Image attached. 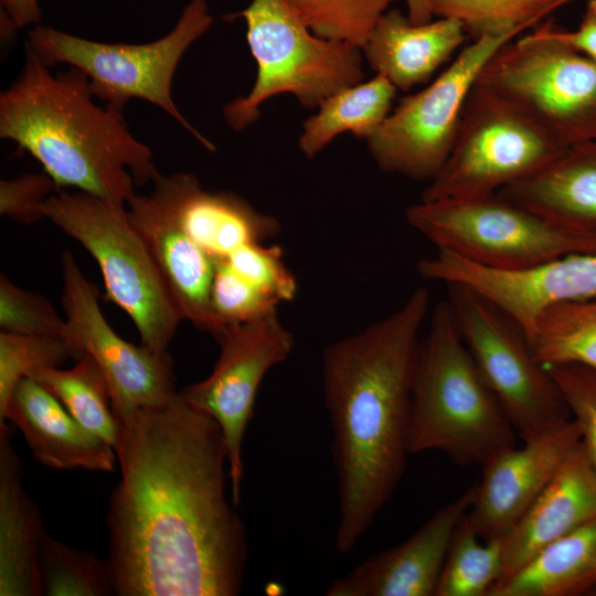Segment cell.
Instances as JSON below:
<instances>
[{
  "instance_id": "cell-9",
  "label": "cell",
  "mask_w": 596,
  "mask_h": 596,
  "mask_svg": "<svg viewBox=\"0 0 596 596\" xmlns=\"http://www.w3.org/2000/svg\"><path fill=\"white\" fill-rule=\"evenodd\" d=\"M476 85L517 107L565 148L596 141V62L542 24L501 46Z\"/></svg>"
},
{
  "instance_id": "cell-39",
  "label": "cell",
  "mask_w": 596,
  "mask_h": 596,
  "mask_svg": "<svg viewBox=\"0 0 596 596\" xmlns=\"http://www.w3.org/2000/svg\"><path fill=\"white\" fill-rule=\"evenodd\" d=\"M542 25L552 38L596 62V0L587 2L582 22L575 31L561 29L550 21Z\"/></svg>"
},
{
  "instance_id": "cell-36",
  "label": "cell",
  "mask_w": 596,
  "mask_h": 596,
  "mask_svg": "<svg viewBox=\"0 0 596 596\" xmlns=\"http://www.w3.org/2000/svg\"><path fill=\"white\" fill-rule=\"evenodd\" d=\"M224 260L238 275L279 302L288 301L297 294V280L286 266L278 246H266L263 242L246 244Z\"/></svg>"
},
{
  "instance_id": "cell-24",
  "label": "cell",
  "mask_w": 596,
  "mask_h": 596,
  "mask_svg": "<svg viewBox=\"0 0 596 596\" xmlns=\"http://www.w3.org/2000/svg\"><path fill=\"white\" fill-rule=\"evenodd\" d=\"M498 192L553 222L596 232V141L567 147L539 172Z\"/></svg>"
},
{
  "instance_id": "cell-3",
  "label": "cell",
  "mask_w": 596,
  "mask_h": 596,
  "mask_svg": "<svg viewBox=\"0 0 596 596\" xmlns=\"http://www.w3.org/2000/svg\"><path fill=\"white\" fill-rule=\"evenodd\" d=\"M25 44L19 76L0 94V138L15 142L58 188L127 204L159 174L123 110L102 106L79 70L53 73Z\"/></svg>"
},
{
  "instance_id": "cell-8",
  "label": "cell",
  "mask_w": 596,
  "mask_h": 596,
  "mask_svg": "<svg viewBox=\"0 0 596 596\" xmlns=\"http://www.w3.org/2000/svg\"><path fill=\"white\" fill-rule=\"evenodd\" d=\"M406 220L437 248L497 270L530 269L567 254L596 251V232L553 222L500 192L421 201L407 209Z\"/></svg>"
},
{
  "instance_id": "cell-17",
  "label": "cell",
  "mask_w": 596,
  "mask_h": 596,
  "mask_svg": "<svg viewBox=\"0 0 596 596\" xmlns=\"http://www.w3.org/2000/svg\"><path fill=\"white\" fill-rule=\"evenodd\" d=\"M475 487L438 509L401 544L376 553L326 590L327 596H435L454 533Z\"/></svg>"
},
{
  "instance_id": "cell-40",
  "label": "cell",
  "mask_w": 596,
  "mask_h": 596,
  "mask_svg": "<svg viewBox=\"0 0 596 596\" xmlns=\"http://www.w3.org/2000/svg\"><path fill=\"white\" fill-rule=\"evenodd\" d=\"M0 7L19 29L38 25L42 20L40 0H0Z\"/></svg>"
},
{
  "instance_id": "cell-25",
  "label": "cell",
  "mask_w": 596,
  "mask_h": 596,
  "mask_svg": "<svg viewBox=\"0 0 596 596\" xmlns=\"http://www.w3.org/2000/svg\"><path fill=\"white\" fill-rule=\"evenodd\" d=\"M596 590V520L553 541L489 596H576Z\"/></svg>"
},
{
  "instance_id": "cell-20",
  "label": "cell",
  "mask_w": 596,
  "mask_h": 596,
  "mask_svg": "<svg viewBox=\"0 0 596 596\" xmlns=\"http://www.w3.org/2000/svg\"><path fill=\"white\" fill-rule=\"evenodd\" d=\"M23 435L33 458L52 469L113 471L114 448L82 426L43 386L30 377L17 385L0 417Z\"/></svg>"
},
{
  "instance_id": "cell-1",
  "label": "cell",
  "mask_w": 596,
  "mask_h": 596,
  "mask_svg": "<svg viewBox=\"0 0 596 596\" xmlns=\"http://www.w3.org/2000/svg\"><path fill=\"white\" fill-rule=\"evenodd\" d=\"M119 423L120 479L106 520L114 595H238L247 532L226 497L219 424L180 391Z\"/></svg>"
},
{
  "instance_id": "cell-4",
  "label": "cell",
  "mask_w": 596,
  "mask_h": 596,
  "mask_svg": "<svg viewBox=\"0 0 596 596\" xmlns=\"http://www.w3.org/2000/svg\"><path fill=\"white\" fill-rule=\"evenodd\" d=\"M518 435L480 372L448 300L432 313L416 356L408 451H439L461 466H482Z\"/></svg>"
},
{
  "instance_id": "cell-23",
  "label": "cell",
  "mask_w": 596,
  "mask_h": 596,
  "mask_svg": "<svg viewBox=\"0 0 596 596\" xmlns=\"http://www.w3.org/2000/svg\"><path fill=\"white\" fill-rule=\"evenodd\" d=\"M11 428L0 426V595L40 596L39 554L45 529L23 487Z\"/></svg>"
},
{
  "instance_id": "cell-28",
  "label": "cell",
  "mask_w": 596,
  "mask_h": 596,
  "mask_svg": "<svg viewBox=\"0 0 596 596\" xmlns=\"http://www.w3.org/2000/svg\"><path fill=\"white\" fill-rule=\"evenodd\" d=\"M529 342L544 366L579 364L596 372V298L549 308Z\"/></svg>"
},
{
  "instance_id": "cell-41",
  "label": "cell",
  "mask_w": 596,
  "mask_h": 596,
  "mask_svg": "<svg viewBox=\"0 0 596 596\" xmlns=\"http://www.w3.org/2000/svg\"><path fill=\"white\" fill-rule=\"evenodd\" d=\"M408 19L413 23H426L432 20V12L427 0H406Z\"/></svg>"
},
{
  "instance_id": "cell-5",
  "label": "cell",
  "mask_w": 596,
  "mask_h": 596,
  "mask_svg": "<svg viewBox=\"0 0 596 596\" xmlns=\"http://www.w3.org/2000/svg\"><path fill=\"white\" fill-rule=\"evenodd\" d=\"M213 21L206 0H190L174 26L148 43L99 42L40 23L29 31L25 44L51 68L65 64L84 73L93 95L105 105L124 110L134 98L146 100L166 111L207 150L215 151L214 143L189 123L172 97L179 63Z\"/></svg>"
},
{
  "instance_id": "cell-34",
  "label": "cell",
  "mask_w": 596,
  "mask_h": 596,
  "mask_svg": "<svg viewBox=\"0 0 596 596\" xmlns=\"http://www.w3.org/2000/svg\"><path fill=\"white\" fill-rule=\"evenodd\" d=\"M0 328L13 334L39 336L66 342L67 324L52 304L38 292L0 275ZM67 344V343H66Z\"/></svg>"
},
{
  "instance_id": "cell-10",
  "label": "cell",
  "mask_w": 596,
  "mask_h": 596,
  "mask_svg": "<svg viewBox=\"0 0 596 596\" xmlns=\"http://www.w3.org/2000/svg\"><path fill=\"white\" fill-rule=\"evenodd\" d=\"M565 149L517 107L475 85L453 149L421 201L496 193L539 172Z\"/></svg>"
},
{
  "instance_id": "cell-32",
  "label": "cell",
  "mask_w": 596,
  "mask_h": 596,
  "mask_svg": "<svg viewBox=\"0 0 596 596\" xmlns=\"http://www.w3.org/2000/svg\"><path fill=\"white\" fill-rule=\"evenodd\" d=\"M319 38L351 43L361 50L393 0H286Z\"/></svg>"
},
{
  "instance_id": "cell-2",
  "label": "cell",
  "mask_w": 596,
  "mask_h": 596,
  "mask_svg": "<svg viewBox=\"0 0 596 596\" xmlns=\"http://www.w3.org/2000/svg\"><path fill=\"white\" fill-rule=\"evenodd\" d=\"M429 292L419 287L393 312L322 351L324 406L337 475L336 547L351 552L403 477L412 389Z\"/></svg>"
},
{
  "instance_id": "cell-7",
  "label": "cell",
  "mask_w": 596,
  "mask_h": 596,
  "mask_svg": "<svg viewBox=\"0 0 596 596\" xmlns=\"http://www.w3.org/2000/svg\"><path fill=\"white\" fill-rule=\"evenodd\" d=\"M44 215L97 262L108 298L131 318L141 344L167 352L182 318L126 204L58 190Z\"/></svg>"
},
{
  "instance_id": "cell-27",
  "label": "cell",
  "mask_w": 596,
  "mask_h": 596,
  "mask_svg": "<svg viewBox=\"0 0 596 596\" xmlns=\"http://www.w3.org/2000/svg\"><path fill=\"white\" fill-rule=\"evenodd\" d=\"M30 379L57 398L82 426L115 450L120 436V423L111 407L108 383L91 356L82 355L67 370H39Z\"/></svg>"
},
{
  "instance_id": "cell-29",
  "label": "cell",
  "mask_w": 596,
  "mask_h": 596,
  "mask_svg": "<svg viewBox=\"0 0 596 596\" xmlns=\"http://www.w3.org/2000/svg\"><path fill=\"white\" fill-rule=\"evenodd\" d=\"M503 574V539H482L466 513L451 539L435 596H489Z\"/></svg>"
},
{
  "instance_id": "cell-12",
  "label": "cell",
  "mask_w": 596,
  "mask_h": 596,
  "mask_svg": "<svg viewBox=\"0 0 596 596\" xmlns=\"http://www.w3.org/2000/svg\"><path fill=\"white\" fill-rule=\"evenodd\" d=\"M518 34L473 39L430 84L401 99L366 139L379 168L414 180L434 179L453 149L465 105L481 70Z\"/></svg>"
},
{
  "instance_id": "cell-33",
  "label": "cell",
  "mask_w": 596,
  "mask_h": 596,
  "mask_svg": "<svg viewBox=\"0 0 596 596\" xmlns=\"http://www.w3.org/2000/svg\"><path fill=\"white\" fill-rule=\"evenodd\" d=\"M73 353L65 341L0 332V417L19 382L34 372L60 368Z\"/></svg>"
},
{
  "instance_id": "cell-14",
  "label": "cell",
  "mask_w": 596,
  "mask_h": 596,
  "mask_svg": "<svg viewBox=\"0 0 596 596\" xmlns=\"http://www.w3.org/2000/svg\"><path fill=\"white\" fill-rule=\"evenodd\" d=\"M62 275L66 343L74 360L86 354L99 366L117 419L170 400L178 392L170 354L136 345L115 332L98 305L95 285L68 251L62 254Z\"/></svg>"
},
{
  "instance_id": "cell-35",
  "label": "cell",
  "mask_w": 596,
  "mask_h": 596,
  "mask_svg": "<svg viewBox=\"0 0 596 596\" xmlns=\"http://www.w3.org/2000/svg\"><path fill=\"white\" fill-rule=\"evenodd\" d=\"M278 304L272 295L238 275L224 259L216 260L211 307L224 330L277 311Z\"/></svg>"
},
{
  "instance_id": "cell-6",
  "label": "cell",
  "mask_w": 596,
  "mask_h": 596,
  "mask_svg": "<svg viewBox=\"0 0 596 596\" xmlns=\"http://www.w3.org/2000/svg\"><path fill=\"white\" fill-rule=\"evenodd\" d=\"M226 18L244 20L257 64L251 92L223 107L224 119L235 131L252 125L259 107L275 95L292 94L302 106L315 108L364 77L360 47L317 36L286 0H252Z\"/></svg>"
},
{
  "instance_id": "cell-19",
  "label": "cell",
  "mask_w": 596,
  "mask_h": 596,
  "mask_svg": "<svg viewBox=\"0 0 596 596\" xmlns=\"http://www.w3.org/2000/svg\"><path fill=\"white\" fill-rule=\"evenodd\" d=\"M152 184L184 232L215 262L279 231L276 219L234 193L205 191L192 173H160Z\"/></svg>"
},
{
  "instance_id": "cell-22",
  "label": "cell",
  "mask_w": 596,
  "mask_h": 596,
  "mask_svg": "<svg viewBox=\"0 0 596 596\" xmlns=\"http://www.w3.org/2000/svg\"><path fill=\"white\" fill-rule=\"evenodd\" d=\"M464 25L450 18L413 23L400 10L386 11L362 51L376 74L408 91L429 81L465 40Z\"/></svg>"
},
{
  "instance_id": "cell-16",
  "label": "cell",
  "mask_w": 596,
  "mask_h": 596,
  "mask_svg": "<svg viewBox=\"0 0 596 596\" xmlns=\"http://www.w3.org/2000/svg\"><path fill=\"white\" fill-rule=\"evenodd\" d=\"M582 440L574 418L492 456L481 467L468 518L482 539H503Z\"/></svg>"
},
{
  "instance_id": "cell-11",
  "label": "cell",
  "mask_w": 596,
  "mask_h": 596,
  "mask_svg": "<svg viewBox=\"0 0 596 596\" xmlns=\"http://www.w3.org/2000/svg\"><path fill=\"white\" fill-rule=\"evenodd\" d=\"M448 289L459 331L518 437L528 440L571 419L556 382L522 329L477 291L459 285Z\"/></svg>"
},
{
  "instance_id": "cell-38",
  "label": "cell",
  "mask_w": 596,
  "mask_h": 596,
  "mask_svg": "<svg viewBox=\"0 0 596 596\" xmlns=\"http://www.w3.org/2000/svg\"><path fill=\"white\" fill-rule=\"evenodd\" d=\"M60 188L45 172H28L0 182V213L29 225L45 219L44 206Z\"/></svg>"
},
{
  "instance_id": "cell-26",
  "label": "cell",
  "mask_w": 596,
  "mask_h": 596,
  "mask_svg": "<svg viewBox=\"0 0 596 596\" xmlns=\"http://www.w3.org/2000/svg\"><path fill=\"white\" fill-rule=\"evenodd\" d=\"M396 87L376 74L365 83L344 87L326 98L304 124L299 148L307 158L317 156L339 134L370 138L391 113Z\"/></svg>"
},
{
  "instance_id": "cell-18",
  "label": "cell",
  "mask_w": 596,
  "mask_h": 596,
  "mask_svg": "<svg viewBox=\"0 0 596 596\" xmlns=\"http://www.w3.org/2000/svg\"><path fill=\"white\" fill-rule=\"evenodd\" d=\"M127 213L147 244L182 320L217 339L224 329L211 307L216 262L178 223L153 191L134 194Z\"/></svg>"
},
{
  "instance_id": "cell-37",
  "label": "cell",
  "mask_w": 596,
  "mask_h": 596,
  "mask_svg": "<svg viewBox=\"0 0 596 596\" xmlns=\"http://www.w3.org/2000/svg\"><path fill=\"white\" fill-rule=\"evenodd\" d=\"M556 382L582 432L584 445L596 468V372L579 364L545 366Z\"/></svg>"
},
{
  "instance_id": "cell-30",
  "label": "cell",
  "mask_w": 596,
  "mask_h": 596,
  "mask_svg": "<svg viewBox=\"0 0 596 596\" xmlns=\"http://www.w3.org/2000/svg\"><path fill=\"white\" fill-rule=\"evenodd\" d=\"M41 594L46 596L114 595L107 560L71 547L46 531L39 554Z\"/></svg>"
},
{
  "instance_id": "cell-21",
  "label": "cell",
  "mask_w": 596,
  "mask_h": 596,
  "mask_svg": "<svg viewBox=\"0 0 596 596\" xmlns=\"http://www.w3.org/2000/svg\"><path fill=\"white\" fill-rule=\"evenodd\" d=\"M594 520L596 468L581 440L536 500L503 538L504 574L501 579L547 544Z\"/></svg>"
},
{
  "instance_id": "cell-15",
  "label": "cell",
  "mask_w": 596,
  "mask_h": 596,
  "mask_svg": "<svg viewBox=\"0 0 596 596\" xmlns=\"http://www.w3.org/2000/svg\"><path fill=\"white\" fill-rule=\"evenodd\" d=\"M419 276L472 289L505 312L530 340L549 308L596 298V251L572 253L523 270H497L443 248L417 263Z\"/></svg>"
},
{
  "instance_id": "cell-31",
  "label": "cell",
  "mask_w": 596,
  "mask_h": 596,
  "mask_svg": "<svg viewBox=\"0 0 596 596\" xmlns=\"http://www.w3.org/2000/svg\"><path fill=\"white\" fill-rule=\"evenodd\" d=\"M572 0H427L433 15L459 21L473 39L521 32Z\"/></svg>"
},
{
  "instance_id": "cell-13",
  "label": "cell",
  "mask_w": 596,
  "mask_h": 596,
  "mask_svg": "<svg viewBox=\"0 0 596 596\" xmlns=\"http://www.w3.org/2000/svg\"><path fill=\"white\" fill-rule=\"evenodd\" d=\"M215 340L220 355L210 375L180 392L219 424L227 453L231 499L237 505L244 477L243 441L257 391L267 372L290 355L295 339L274 311L230 326Z\"/></svg>"
}]
</instances>
